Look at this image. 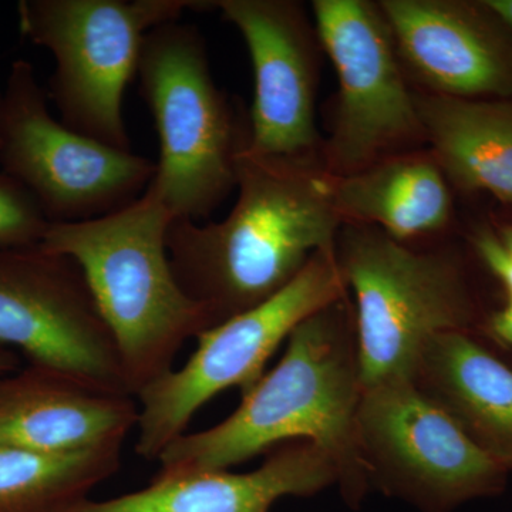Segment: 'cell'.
I'll return each mask as SVG.
<instances>
[{
    "label": "cell",
    "mask_w": 512,
    "mask_h": 512,
    "mask_svg": "<svg viewBox=\"0 0 512 512\" xmlns=\"http://www.w3.org/2000/svg\"><path fill=\"white\" fill-rule=\"evenodd\" d=\"M123 446L50 454L0 447V512H60L114 476Z\"/></svg>",
    "instance_id": "d6986e66"
},
{
    "label": "cell",
    "mask_w": 512,
    "mask_h": 512,
    "mask_svg": "<svg viewBox=\"0 0 512 512\" xmlns=\"http://www.w3.org/2000/svg\"><path fill=\"white\" fill-rule=\"evenodd\" d=\"M313 22L338 74L323 170L348 177L386 158L426 150L414 90L379 3L315 0Z\"/></svg>",
    "instance_id": "9c48e42d"
},
{
    "label": "cell",
    "mask_w": 512,
    "mask_h": 512,
    "mask_svg": "<svg viewBox=\"0 0 512 512\" xmlns=\"http://www.w3.org/2000/svg\"><path fill=\"white\" fill-rule=\"evenodd\" d=\"M427 150L451 188L512 205V100L458 99L414 90Z\"/></svg>",
    "instance_id": "ac0fdd59"
},
{
    "label": "cell",
    "mask_w": 512,
    "mask_h": 512,
    "mask_svg": "<svg viewBox=\"0 0 512 512\" xmlns=\"http://www.w3.org/2000/svg\"><path fill=\"white\" fill-rule=\"evenodd\" d=\"M357 441L370 488L421 512L503 493L510 471L488 457L413 380L363 389Z\"/></svg>",
    "instance_id": "30bf717a"
},
{
    "label": "cell",
    "mask_w": 512,
    "mask_h": 512,
    "mask_svg": "<svg viewBox=\"0 0 512 512\" xmlns=\"http://www.w3.org/2000/svg\"><path fill=\"white\" fill-rule=\"evenodd\" d=\"M138 413L136 397L99 392L40 367L0 376V447L66 454L123 446Z\"/></svg>",
    "instance_id": "9a60e30c"
},
{
    "label": "cell",
    "mask_w": 512,
    "mask_h": 512,
    "mask_svg": "<svg viewBox=\"0 0 512 512\" xmlns=\"http://www.w3.org/2000/svg\"><path fill=\"white\" fill-rule=\"evenodd\" d=\"M487 2L512 28V0H487Z\"/></svg>",
    "instance_id": "603a6c76"
},
{
    "label": "cell",
    "mask_w": 512,
    "mask_h": 512,
    "mask_svg": "<svg viewBox=\"0 0 512 512\" xmlns=\"http://www.w3.org/2000/svg\"><path fill=\"white\" fill-rule=\"evenodd\" d=\"M137 76L160 141L150 187L174 220L200 222L237 188L248 117L238 114L212 79L197 26L175 20L151 30Z\"/></svg>",
    "instance_id": "5b68a950"
},
{
    "label": "cell",
    "mask_w": 512,
    "mask_h": 512,
    "mask_svg": "<svg viewBox=\"0 0 512 512\" xmlns=\"http://www.w3.org/2000/svg\"><path fill=\"white\" fill-rule=\"evenodd\" d=\"M49 225L30 192L0 167V248L39 245Z\"/></svg>",
    "instance_id": "ffe728a7"
},
{
    "label": "cell",
    "mask_w": 512,
    "mask_h": 512,
    "mask_svg": "<svg viewBox=\"0 0 512 512\" xmlns=\"http://www.w3.org/2000/svg\"><path fill=\"white\" fill-rule=\"evenodd\" d=\"M0 167L35 198L50 224L96 220L140 198L157 165L56 120L33 64L18 59L2 90Z\"/></svg>",
    "instance_id": "ba28073f"
},
{
    "label": "cell",
    "mask_w": 512,
    "mask_h": 512,
    "mask_svg": "<svg viewBox=\"0 0 512 512\" xmlns=\"http://www.w3.org/2000/svg\"><path fill=\"white\" fill-rule=\"evenodd\" d=\"M474 244L488 268L501 279L507 292L503 311L491 318L488 329L500 342L512 346V228L504 229L501 234L481 231Z\"/></svg>",
    "instance_id": "44dd1931"
},
{
    "label": "cell",
    "mask_w": 512,
    "mask_h": 512,
    "mask_svg": "<svg viewBox=\"0 0 512 512\" xmlns=\"http://www.w3.org/2000/svg\"><path fill=\"white\" fill-rule=\"evenodd\" d=\"M0 349L90 389L131 396L82 269L40 244L0 248Z\"/></svg>",
    "instance_id": "8fae6325"
},
{
    "label": "cell",
    "mask_w": 512,
    "mask_h": 512,
    "mask_svg": "<svg viewBox=\"0 0 512 512\" xmlns=\"http://www.w3.org/2000/svg\"><path fill=\"white\" fill-rule=\"evenodd\" d=\"M19 355H16L15 352H10V350L0 349V376L9 375V373L16 372V370L20 369Z\"/></svg>",
    "instance_id": "7402d4cb"
},
{
    "label": "cell",
    "mask_w": 512,
    "mask_h": 512,
    "mask_svg": "<svg viewBox=\"0 0 512 512\" xmlns=\"http://www.w3.org/2000/svg\"><path fill=\"white\" fill-rule=\"evenodd\" d=\"M335 245L316 251L272 298L201 333L197 350L180 370L137 394L138 456L158 461L211 399L232 387L249 392L296 326L349 292Z\"/></svg>",
    "instance_id": "52a82bcc"
},
{
    "label": "cell",
    "mask_w": 512,
    "mask_h": 512,
    "mask_svg": "<svg viewBox=\"0 0 512 512\" xmlns=\"http://www.w3.org/2000/svg\"><path fill=\"white\" fill-rule=\"evenodd\" d=\"M377 3L413 90L512 100V28L487 0Z\"/></svg>",
    "instance_id": "4fadbf2b"
},
{
    "label": "cell",
    "mask_w": 512,
    "mask_h": 512,
    "mask_svg": "<svg viewBox=\"0 0 512 512\" xmlns=\"http://www.w3.org/2000/svg\"><path fill=\"white\" fill-rule=\"evenodd\" d=\"M329 184L343 224L372 225L403 244L444 234L453 224V188L427 148L348 177L329 175Z\"/></svg>",
    "instance_id": "e0dca14e"
},
{
    "label": "cell",
    "mask_w": 512,
    "mask_h": 512,
    "mask_svg": "<svg viewBox=\"0 0 512 512\" xmlns=\"http://www.w3.org/2000/svg\"><path fill=\"white\" fill-rule=\"evenodd\" d=\"M338 484L329 457L305 440L269 451L264 464L249 473L228 470L158 471L136 493L106 501L84 498L60 512H269L282 497H312Z\"/></svg>",
    "instance_id": "5bb4252c"
},
{
    "label": "cell",
    "mask_w": 512,
    "mask_h": 512,
    "mask_svg": "<svg viewBox=\"0 0 512 512\" xmlns=\"http://www.w3.org/2000/svg\"><path fill=\"white\" fill-rule=\"evenodd\" d=\"M511 365H512V363H511Z\"/></svg>",
    "instance_id": "d4e9b609"
},
{
    "label": "cell",
    "mask_w": 512,
    "mask_h": 512,
    "mask_svg": "<svg viewBox=\"0 0 512 512\" xmlns=\"http://www.w3.org/2000/svg\"><path fill=\"white\" fill-rule=\"evenodd\" d=\"M237 188L224 220H173L167 232L178 284L215 326L284 289L316 251L335 245L343 225L322 161L258 156L245 140Z\"/></svg>",
    "instance_id": "7a4b0ae2"
},
{
    "label": "cell",
    "mask_w": 512,
    "mask_h": 512,
    "mask_svg": "<svg viewBox=\"0 0 512 512\" xmlns=\"http://www.w3.org/2000/svg\"><path fill=\"white\" fill-rule=\"evenodd\" d=\"M335 249L355 295L363 389L413 380L434 336L477 332L480 306L456 249L414 247L359 224L340 227Z\"/></svg>",
    "instance_id": "277c9868"
},
{
    "label": "cell",
    "mask_w": 512,
    "mask_h": 512,
    "mask_svg": "<svg viewBox=\"0 0 512 512\" xmlns=\"http://www.w3.org/2000/svg\"><path fill=\"white\" fill-rule=\"evenodd\" d=\"M362 396L355 305L348 292L296 326L278 365L242 394L231 416L165 448L158 471L228 470L305 440L332 461L343 500L357 510L370 490L357 441Z\"/></svg>",
    "instance_id": "6da1fadb"
},
{
    "label": "cell",
    "mask_w": 512,
    "mask_h": 512,
    "mask_svg": "<svg viewBox=\"0 0 512 512\" xmlns=\"http://www.w3.org/2000/svg\"><path fill=\"white\" fill-rule=\"evenodd\" d=\"M0 141H2V90H0Z\"/></svg>",
    "instance_id": "cb8c5ba5"
},
{
    "label": "cell",
    "mask_w": 512,
    "mask_h": 512,
    "mask_svg": "<svg viewBox=\"0 0 512 512\" xmlns=\"http://www.w3.org/2000/svg\"><path fill=\"white\" fill-rule=\"evenodd\" d=\"M214 9L244 37L254 69L248 150L322 161L325 138L316 127V97L323 47L305 6L293 0H217Z\"/></svg>",
    "instance_id": "7c38bea8"
},
{
    "label": "cell",
    "mask_w": 512,
    "mask_h": 512,
    "mask_svg": "<svg viewBox=\"0 0 512 512\" xmlns=\"http://www.w3.org/2000/svg\"><path fill=\"white\" fill-rule=\"evenodd\" d=\"M173 220L148 185L113 214L50 224L40 242L82 269L133 397L173 372L188 339L215 326L210 311L183 291L171 268L167 232Z\"/></svg>",
    "instance_id": "3957f363"
},
{
    "label": "cell",
    "mask_w": 512,
    "mask_h": 512,
    "mask_svg": "<svg viewBox=\"0 0 512 512\" xmlns=\"http://www.w3.org/2000/svg\"><path fill=\"white\" fill-rule=\"evenodd\" d=\"M214 9L194 0H22L19 30L55 59L47 97L73 131L131 151L123 103L137 76L151 30L187 10Z\"/></svg>",
    "instance_id": "8992f818"
},
{
    "label": "cell",
    "mask_w": 512,
    "mask_h": 512,
    "mask_svg": "<svg viewBox=\"0 0 512 512\" xmlns=\"http://www.w3.org/2000/svg\"><path fill=\"white\" fill-rule=\"evenodd\" d=\"M413 382L478 448L512 470V365L477 339L448 332L424 345Z\"/></svg>",
    "instance_id": "2e32d148"
}]
</instances>
